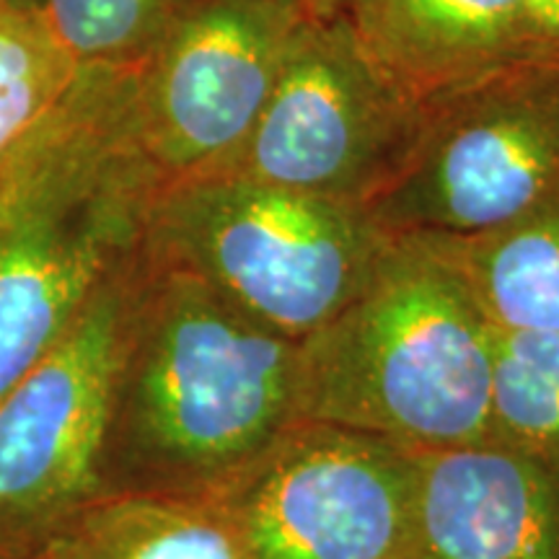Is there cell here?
I'll return each mask as SVG.
<instances>
[{"label": "cell", "mask_w": 559, "mask_h": 559, "mask_svg": "<svg viewBox=\"0 0 559 559\" xmlns=\"http://www.w3.org/2000/svg\"><path fill=\"white\" fill-rule=\"evenodd\" d=\"M419 453L296 419L221 495L249 559H409Z\"/></svg>", "instance_id": "ba28073f"}, {"label": "cell", "mask_w": 559, "mask_h": 559, "mask_svg": "<svg viewBox=\"0 0 559 559\" xmlns=\"http://www.w3.org/2000/svg\"><path fill=\"white\" fill-rule=\"evenodd\" d=\"M559 198V47L528 45L419 107L366 210L391 234L477 236Z\"/></svg>", "instance_id": "5b68a950"}, {"label": "cell", "mask_w": 559, "mask_h": 559, "mask_svg": "<svg viewBox=\"0 0 559 559\" xmlns=\"http://www.w3.org/2000/svg\"><path fill=\"white\" fill-rule=\"evenodd\" d=\"M296 419L298 342L158 260L140 236L102 495L218 500Z\"/></svg>", "instance_id": "6da1fadb"}, {"label": "cell", "mask_w": 559, "mask_h": 559, "mask_svg": "<svg viewBox=\"0 0 559 559\" xmlns=\"http://www.w3.org/2000/svg\"><path fill=\"white\" fill-rule=\"evenodd\" d=\"M32 559H249L215 500L102 495Z\"/></svg>", "instance_id": "7c38bea8"}, {"label": "cell", "mask_w": 559, "mask_h": 559, "mask_svg": "<svg viewBox=\"0 0 559 559\" xmlns=\"http://www.w3.org/2000/svg\"><path fill=\"white\" fill-rule=\"evenodd\" d=\"M293 9H298L306 19H332L337 16L345 0H285Z\"/></svg>", "instance_id": "ac0fdd59"}, {"label": "cell", "mask_w": 559, "mask_h": 559, "mask_svg": "<svg viewBox=\"0 0 559 559\" xmlns=\"http://www.w3.org/2000/svg\"><path fill=\"white\" fill-rule=\"evenodd\" d=\"M526 45L559 47V0H526Z\"/></svg>", "instance_id": "e0dca14e"}, {"label": "cell", "mask_w": 559, "mask_h": 559, "mask_svg": "<svg viewBox=\"0 0 559 559\" xmlns=\"http://www.w3.org/2000/svg\"><path fill=\"white\" fill-rule=\"evenodd\" d=\"M396 234L366 207L239 177L158 187L143 247L267 330L304 342L373 277Z\"/></svg>", "instance_id": "277c9868"}, {"label": "cell", "mask_w": 559, "mask_h": 559, "mask_svg": "<svg viewBox=\"0 0 559 559\" xmlns=\"http://www.w3.org/2000/svg\"><path fill=\"white\" fill-rule=\"evenodd\" d=\"M81 70L39 0H0V158L58 107Z\"/></svg>", "instance_id": "5bb4252c"}, {"label": "cell", "mask_w": 559, "mask_h": 559, "mask_svg": "<svg viewBox=\"0 0 559 559\" xmlns=\"http://www.w3.org/2000/svg\"><path fill=\"white\" fill-rule=\"evenodd\" d=\"M306 16L285 0H190L135 70L140 145L160 187L241 145Z\"/></svg>", "instance_id": "9c48e42d"}, {"label": "cell", "mask_w": 559, "mask_h": 559, "mask_svg": "<svg viewBox=\"0 0 559 559\" xmlns=\"http://www.w3.org/2000/svg\"><path fill=\"white\" fill-rule=\"evenodd\" d=\"M158 187L135 70L83 68L0 158V396L138 249Z\"/></svg>", "instance_id": "7a4b0ae2"}, {"label": "cell", "mask_w": 559, "mask_h": 559, "mask_svg": "<svg viewBox=\"0 0 559 559\" xmlns=\"http://www.w3.org/2000/svg\"><path fill=\"white\" fill-rule=\"evenodd\" d=\"M495 330L432 236H394L368 285L298 342V419L417 453L492 440Z\"/></svg>", "instance_id": "3957f363"}, {"label": "cell", "mask_w": 559, "mask_h": 559, "mask_svg": "<svg viewBox=\"0 0 559 559\" xmlns=\"http://www.w3.org/2000/svg\"><path fill=\"white\" fill-rule=\"evenodd\" d=\"M417 120V104L383 79L340 13L306 19L254 128L194 177H239L366 207L400 166Z\"/></svg>", "instance_id": "8992f818"}, {"label": "cell", "mask_w": 559, "mask_h": 559, "mask_svg": "<svg viewBox=\"0 0 559 559\" xmlns=\"http://www.w3.org/2000/svg\"><path fill=\"white\" fill-rule=\"evenodd\" d=\"M138 249L45 358L0 396V559H32L75 510L102 498L109 391Z\"/></svg>", "instance_id": "52a82bcc"}, {"label": "cell", "mask_w": 559, "mask_h": 559, "mask_svg": "<svg viewBox=\"0 0 559 559\" xmlns=\"http://www.w3.org/2000/svg\"><path fill=\"white\" fill-rule=\"evenodd\" d=\"M409 559H559V461L502 443L419 453Z\"/></svg>", "instance_id": "30bf717a"}, {"label": "cell", "mask_w": 559, "mask_h": 559, "mask_svg": "<svg viewBox=\"0 0 559 559\" xmlns=\"http://www.w3.org/2000/svg\"><path fill=\"white\" fill-rule=\"evenodd\" d=\"M432 239L495 330L559 337V198L489 234Z\"/></svg>", "instance_id": "4fadbf2b"}, {"label": "cell", "mask_w": 559, "mask_h": 559, "mask_svg": "<svg viewBox=\"0 0 559 559\" xmlns=\"http://www.w3.org/2000/svg\"><path fill=\"white\" fill-rule=\"evenodd\" d=\"M340 16L417 107L526 50V0H345Z\"/></svg>", "instance_id": "8fae6325"}, {"label": "cell", "mask_w": 559, "mask_h": 559, "mask_svg": "<svg viewBox=\"0 0 559 559\" xmlns=\"http://www.w3.org/2000/svg\"><path fill=\"white\" fill-rule=\"evenodd\" d=\"M190 0H39L81 68L138 70Z\"/></svg>", "instance_id": "2e32d148"}, {"label": "cell", "mask_w": 559, "mask_h": 559, "mask_svg": "<svg viewBox=\"0 0 559 559\" xmlns=\"http://www.w3.org/2000/svg\"><path fill=\"white\" fill-rule=\"evenodd\" d=\"M489 443L559 461V337L555 334L495 330Z\"/></svg>", "instance_id": "9a60e30c"}]
</instances>
